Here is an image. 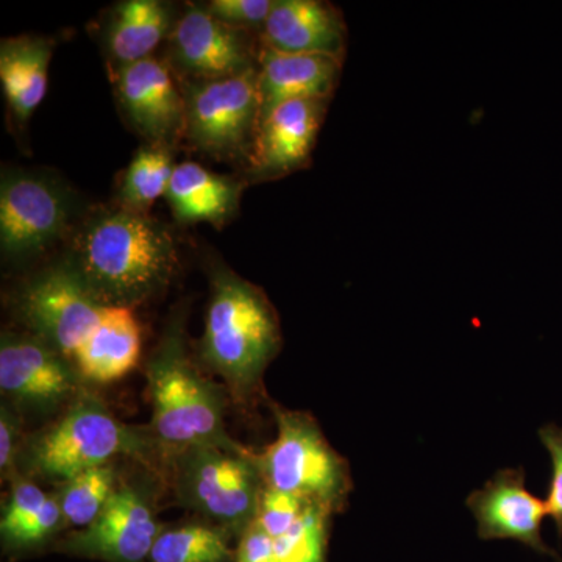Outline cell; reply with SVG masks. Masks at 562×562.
<instances>
[{"label": "cell", "instance_id": "6da1fadb", "mask_svg": "<svg viewBox=\"0 0 562 562\" xmlns=\"http://www.w3.org/2000/svg\"><path fill=\"white\" fill-rule=\"evenodd\" d=\"M63 258L102 306L132 310L160 294L179 268L168 225L121 206L87 214Z\"/></svg>", "mask_w": 562, "mask_h": 562}, {"label": "cell", "instance_id": "7a4b0ae2", "mask_svg": "<svg viewBox=\"0 0 562 562\" xmlns=\"http://www.w3.org/2000/svg\"><path fill=\"white\" fill-rule=\"evenodd\" d=\"M210 284L199 358L236 401L247 402L281 349L279 316L261 288L221 261L210 266Z\"/></svg>", "mask_w": 562, "mask_h": 562}, {"label": "cell", "instance_id": "3957f363", "mask_svg": "<svg viewBox=\"0 0 562 562\" xmlns=\"http://www.w3.org/2000/svg\"><path fill=\"white\" fill-rule=\"evenodd\" d=\"M146 376L151 405L147 430L165 464L173 454L192 447L246 449L225 430L222 387L210 382L191 358L183 314L172 319L151 351Z\"/></svg>", "mask_w": 562, "mask_h": 562}, {"label": "cell", "instance_id": "277c9868", "mask_svg": "<svg viewBox=\"0 0 562 562\" xmlns=\"http://www.w3.org/2000/svg\"><path fill=\"white\" fill-rule=\"evenodd\" d=\"M120 457L160 458L147 427L122 424L105 403L83 391L54 424L22 442L18 473L61 483Z\"/></svg>", "mask_w": 562, "mask_h": 562}, {"label": "cell", "instance_id": "5b68a950", "mask_svg": "<svg viewBox=\"0 0 562 562\" xmlns=\"http://www.w3.org/2000/svg\"><path fill=\"white\" fill-rule=\"evenodd\" d=\"M166 464L171 469L177 501L211 525L241 536L257 520L266 487L257 453L217 446L192 447L173 454Z\"/></svg>", "mask_w": 562, "mask_h": 562}, {"label": "cell", "instance_id": "8992f818", "mask_svg": "<svg viewBox=\"0 0 562 562\" xmlns=\"http://www.w3.org/2000/svg\"><path fill=\"white\" fill-rule=\"evenodd\" d=\"M277 438L257 453L266 487L301 497L335 514L351 490L349 464L325 439L312 414L273 406Z\"/></svg>", "mask_w": 562, "mask_h": 562}, {"label": "cell", "instance_id": "52a82bcc", "mask_svg": "<svg viewBox=\"0 0 562 562\" xmlns=\"http://www.w3.org/2000/svg\"><path fill=\"white\" fill-rule=\"evenodd\" d=\"M80 199L50 173L5 168L0 177V251L3 261L36 260L80 224Z\"/></svg>", "mask_w": 562, "mask_h": 562}, {"label": "cell", "instance_id": "ba28073f", "mask_svg": "<svg viewBox=\"0 0 562 562\" xmlns=\"http://www.w3.org/2000/svg\"><path fill=\"white\" fill-rule=\"evenodd\" d=\"M179 85L184 99V143L213 160L246 169L260 127L258 68L228 79Z\"/></svg>", "mask_w": 562, "mask_h": 562}, {"label": "cell", "instance_id": "9c48e42d", "mask_svg": "<svg viewBox=\"0 0 562 562\" xmlns=\"http://www.w3.org/2000/svg\"><path fill=\"white\" fill-rule=\"evenodd\" d=\"M11 308L25 330L74 361L105 306L61 258L22 281L11 297Z\"/></svg>", "mask_w": 562, "mask_h": 562}, {"label": "cell", "instance_id": "30bf717a", "mask_svg": "<svg viewBox=\"0 0 562 562\" xmlns=\"http://www.w3.org/2000/svg\"><path fill=\"white\" fill-rule=\"evenodd\" d=\"M76 362L32 333L3 331L0 339V392L18 414L47 416L68 408L81 394Z\"/></svg>", "mask_w": 562, "mask_h": 562}, {"label": "cell", "instance_id": "8fae6325", "mask_svg": "<svg viewBox=\"0 0 562 562\" xmlns=\"http://www.w3.org/2000/svg\"><path fill=\"white\" fill-rule=\"evenodd\" d=\"M258 55L250 32L228 27L205 5L188 2L169 36L165 61L177 81H211L257 69Z\"/></svg>", "mask_w": 562, "mask_h": 562}, {"label": "cell", "instance_id": "7c38bea8", "mask_svg": "<svg viewBox=\"0 0 562 562\" xmlns=\"http://www.w3.org/2000/svg\"><path fill=\"white\" fill-rule=\"evenodd\" d=\"M151 491L144 484H120L98 519L70 532L57 549L72 557L105 562L149 561L161 532Z\"/></svg>", "mask_w": 562, "mask_h": 562}, {"label": "cell", "instance_id": "4fadbf2b", "mask_svg": "<svg viewBox=\"0 0 562 562\" xmlns=\"http://www.w3.org/2000/svg\"><path fill=\"white\" fill-rule=\"evenodd\" d=\"M111 80L122 116L146 144L183 140V92L168 63L149 57L111 69Z\"/></svg>", "mask_w": 562, "mask_h": 562}, {"label": "cell", "instance_id": "5bb4252c", "mask_svg": "<svg viewBox=\"0 0 562 562\" xmlns=\"http://www.w3.org/2000/svg\"><path fill=\"white\" fill-rule=\"evenodd\" d=\"M331 101H292L272 111L258 127L247 183L276 181L308 168Z\"/></svg>", "mask_w": 562, "mask_h": 562}, {"label": "cell", "instance_id": "9a60e30c", "mask_svg": "<svg viewBox=\"0 0 562 562\" xmlns=\"http://www.w3.org/2000/svg\"><path fill=\"white\" fill-rule=\"evenodd\" d=\"M468 506L479 525V536L491 539H513L530 547L535 552L560 560L541 535L546 502L525 487L524 469H502L468 497Z\"/></svg>", "mask_w": 562, "mask_h": 562}, {"label": "cell", "instance_id": "2e32d148", "mask_svg": "<svg viewBox=\"0 0 562 562\" xmlns=\"http://www.w3.org/2000/svg\"><path fill=\"white\" fill-rule=\"evenodd\" d=\"M349 29L338 7L324 0H273L261 46L281 54L330 55L346 60Z\"/></svg>", "mask_w": 562, "mask_h": 562}, {"label": "cell", "instance_id": "e0dca14e", "mask_svg": "<svg viewBox=\"0 0 562 562\" xmlns=\"http://www.w3.org/2000/svg\"><path fill=\"white\" fill-rule=\"evenodd\" d=\"M344 60L330 55L281 54L261 46L258 55L260 124L273 110L292 101H331Z\"/></svg>", "mask_w": 562, "mask_h": 562}, {"label": "cell", "instance_id": "ac0fdd59", "mask_svg": "<svg viewBox=\"0 0 562 562\" xmlns=\"http://www.w3.org/2000/svg\"><path fill=\"white\" fill-rule=\"evenodd\" d=\"M179 14L171 3L160 0H122L102 20V44L111 69L154 57L162 41H168Z\"/></svg>", "mask_w": 562, "mask_h": 562}, {"label": "cell", "instance_id": "d6986e66", "mask_svg": "<svg viewBox=\"0 0 562 562\" xmlns=\"http://www.w3.org/2000/svg\"><path fill=\"white\" fill-rule=\"evenodd\" d=\"M247 181L216 173L195 161L176 166L166 201L179 224L224 228L235 220Z\"/></svg>", "mask_w": 562, "mask_h": 562}, {"label": "cell", "instance_id": "ffe728a7", "mask_svg": "<svg viewBox=\"0 0 562 562\" xmlns=\"http://www.w3.org/2000/svg\"><path fill=\"white\" fill-rule=\"evenodd\" d=\"M140 357V328L132 308L105 306L101 319L74 357L88 382L106 384L136 368Z\"/></svg>", "mask_w": 562, "mask_h": 562}, {"label": "cell", "instance_id": "44dd1931", "mask_svg": "<svg viewBox=\"0 0 562 562\" xmlns=\"http://www.w3.org/2000/svg\"><path fill=\"white\" fill-rule=\"evenodd\" d=\"M54 47L55 40L38 35L13 36L0 43V85L20 127L46 98Z\"/></svg>", "mask_w": 562, "mask_h": 562}, {"label": "cell", "instance_id": "7402d4cb", "mask_svg": "<svg viewBox=\"0 0 562 562\" xmlns=\"http://www.w3.org/2000/svg\"><path fill=\"white\" fill-rule=\"evenodd\" d=\"M173 147L144 144L133 155L117 190V206L149 214L157 199L165 198L176 171Z\"/></svg>", "mask_w": 562, "mask_h": 562}, {"label": "cell", "instance_id": "603a6c76", "mask_svg": "<svg viewBox=\"0 0 562 562\" xmlns=\"http://www.w3.org/2000/svg\"><path fill=\"white\" fill-rule=\"evenodd\" d=\"M149 562H235L231 535L216 525L188 524L162 530Z\"/></svg>", "mask_w": 562, "mask_h": 562}, {"label": "cell", "instance_id": "cb8c5ba5", "mask_svg": "<svg viewBox=\"0 0 562 562\" xmlns=\"http://www.w3.org/2000/svg\"><path fill=\"white\" fill-rule=\"evenodd\" d=\"M117 484L116 469L105 464L90 469L60 483L55 492L66 525L77 528H87L98 519L103 512Z\"/></svg>", "mask_w": 562, "mask_h": 562}, {"label": "cell", "instance_id": "d4e9b609", "mask_svg": "<svg viewBox=\"0 0 562 562\" xmlns=\"http://www.w3.org/2000/svg\"><path fill=\"white\" fill-rule=\"evenodd\" d=\"M333 513L310 505L290 531L273 539L277 562H325Z\"/></svg>", "mask_w": 562, "mask_h": 562}, {"label": "cell", "instance_id": "484cf974", "mask_svg": "<svg viewBox=\"0 0 562 562\" xmlns=\"http://www.w3.org/2000/svg\"><path fill=\"white\" fill-rule=\"evenodd\" d=\"M11 482V491L2 520H0V536L3 543L10 542L25 527L33 517L41 512L50 495L46 494L38 484L33 483L29 476L18 473Z\"/></svg>", "mask_w": 562, "mask_h": 562}, {"label": "cell", "instance_id": "4316f807", "mask_svg": "<svg viewBox=\"0 0 562 562\" xmlns=\"http://www.w3.org/2000/svg\"><path fill=\"white\" fill-rule=\"evenodd\" d=\"M310 505L313 503L295 495L265 487L255 522L260 525L272 539H277L297 524Z\"/></svg>", "mask_w": 562, "mask_h": 562}, {"label": "cell", "instance_id": "83f0119b", "mask_svg": "<svg viewBox=\"0 0 562 562\" xmlns=\"http://www.w3.org/2000/svg\"><path fill=\"white\" fill-rule=\"evenodd\" d=\"M63 527H66V520L60 503L55 495H50L49 501L31 522L25 525L10 542L3 543V549L11 553L32 552V550L46 546Z\"/></svg>", "mask_w": 562, "mask_h": 562}, {"label": "cell", "instance_id": "f1b7e54d", "mask_svg": "<svg viewBox=\"0 0 562 562\" xmlns=\"http://www.w3.org/2000/svg\"><path fill=\"white\" fill-rule=\"evenodd\" d=\"M273 0H211L206 3L211 16L228 27L260 33L271 14Z\"/></svg>", "mask_w": 562, "mask_h": 562}, {"label": "cell", "instance_id": "f546056e", "mask_svg": "<svg viewBox=\"0 0 562 562\" xmlns=\"http://www.w3.org/2000/svg\"><path fill=\"white\" fill-rule=\"evenodd\" d=\"M539 438L552 458V479L547 494V513L553 517L562 536V427L549 424L539 430Z\"/></svg>", "mask_w": 562, "mask_h": 562}, {"label": "cell", "instance_id": "4dcf8cb0", "mask_svg": "<svg viewBox=\"0 0 562 562\" xmlns=\"http://www.w3.org/2000/svg\"><path fill=\"white\" fill-rule=\"evenodd\" d=\"M20 414L2 403L0 409V471L3 479L18 475V458L21 452Z\"/></svg>", "mask_w": 562, "mask_h": 562}, {"label": "cell", "instance_id": "1f68e13d", "mask_svg": "<svg viewBox=\"0 0 562 562\" xmlns=\"http://www.w3.org/2000/svg\"><path fill=\"white\" fill-rule=\"evenodd\" d=\"M235 562H277L276 543L257 522L239 536Z\"/></svg>", "mask_w": 562, "mask_h": 562}]
</instances>
